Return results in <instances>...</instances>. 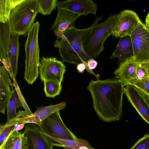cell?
<instances>
[{"mask_svg": "<svg viewBox=\"0 0 149 149\" xmlns=\"http://www.w3.org/2000/svg\"><path fill=\"white\" fill-rule=\"evenodd\" d=\"M124 86L116 78L91 80L87 87L93 106L100 119L106 122L120 120L122 115Z\"/></svg>", "mask_w": 149, "mask_h": 149, "instance_id": "obj_1", "label": "cell"}, {"mask_svg": "<svg viewBox=\"0 0 149 149\" xmlns=\"http://www.w3.org/2000/svg\"><path fill=\"white\" fill-rule=\"evenodd\" d=\"M102 18L96 19L89 28L79 29L75 27L64 32L60 40L58 39L54 42L55 47L58 49L61 57L64 62L74 64L83 63L86 66V70L94 75L99 79L100 75L96 74L88 66V61L92 58L85 52L83 47L84 40L90 31Z\"/></svg>", "mask_w": 149, "mask_h": 149, "instance_id": "obj_2", "label": "cell"}, {"mask_svg": "<svg viewBox=\"0 0 149 149\" xmlns=\"http://www.w3.org/2000/svg\"><path fill=\"white\" fill-rule=\"evenodd\" d=\"M38 13V0H24L10 13L12 31L19 36L27 35Z\"/></svg>", "mask_w": 149, "mask_h": 149, "instance_id": "obj_3", "label": "cell"}, {"mask_svg": "<svg viewBox=\"0 0 149 149\" xmlns=\"http://www.w3.org/2000/svg\"><path fill=\"white\" fill-rule=\"evenodd\" d=\"M40 27L38 22L35 23L27 34L24 45L26 59L24 79L31 85L36 81L38 76L40 61L38 42Z\"/></svg>", "mask_w": 149, "mask_h": 149, "instance_id": "obj_4", "label": "cell"}, {"mask_svg": "<svg viewBox=\"0 0 149 149\" xmlns=\"http://www.w3.org/2000/svg\"><path fill=\"white\" fill-rule=\"evenodd\" d=\"M116 15H111L104 22L96 24L86 36L83 48L91 58H96L104 49L105 40L112 35V28Z\"/></svg>", "mask_w": 149, "mask_h": 149, "instance_id": "obj_5", "label": "cell"}, {"mask_svg": "<svg viewBox=\"0 0 149 149\" xmlns=\"http://www.w3.org/2000/svg\"><path fill=\"white\" fill-rule=\"evenodd\" d=\"M41 130L52 137L66 140H76L78 138L65 125L60 111L49 116L41 122Z\"/></svg>", "mask_w": 149, "mask_h": 149, "instance_id": "obj_6", "label": "cell"}, {"mask_svg": "<svg viewBox=\"0 0 149 149\" xmlns=\"http://www.w3.org/2000/svg\"><path fill=\"white\" fill-rule=\"evenodd\" d=\"M141 21L135 11L124 10L116 15L112 28V35L115 38L130 36Z\"/></svg>", "mask_w": 149, "mask_h": 149, "instance_id": "obj_7", "label": "cell"}, {"mask_svg": "<svg viewBox=\"0 0 149 149\" xmlns=\"http://www.w3.org/2000/svg\"><path fill=\"white\" fill-rule=\"evenodd\" d=\"M134 57L138 63L149 58V29L142 21L130 36Z\"/></svg>", "mask_w": 149, "mask_h": 149, "instance_id": "obj_8", "label": "cell"}, {"mask_svg": "<svg viewBox=\"0 0 149 149\" xmlns=\"http://www.w3.org/2000/svg\"><path fill=\"white\" fill-rule=\"evenodd\" d=\"M66 70L63 62L56 57H43L41 59L39 68V74L43 82L52 81L61 83Z\"/></svg>", "mask_w": 149, "mask_h": 149, "instance_id": "obj_9", "label": "cell"}, {"mask_svg": "<svg viewBox=\"0 0 149 149\" xmlns=\"http://www.w3.org/2000/svg\"><path fill=\"white\" fill-rule=\"evenodd\" d=\"M26 139L27 149H53L54 145L35 123H29L25 126L24 132Z\"/></svg>", "mask_w": 149, "mask_h": 149, "instance_id": "obj_10", "label": "cell"}, {"mask_svg": "<svg viewBox=\"0 0 149 149\" xmlns=\"http://www.w3.org/2000/svg\"><path fill=\"white\" fill-rule=\"evenodd\" d=\"M124 93L139 115L149 124V106L139 90L133 85H128L124 87Z\"/></svg>", "mask_w": 149, "mask_h": 149, "instance_id": "obj_11", "label": "cell"}, {"mask_svg": "<svg viewBox=\"0 0 149 149\" xmlns=\"http://www.w3.org/2000/svg\"><path fill=\"white\" fill-rule=\"evenodd\" d=\"M138 64L134 56L120 62L119 67L114 71L115 78L124 86L133 85L138 79L136 72Z\"/></svg>", "mask_w": 149, "mask_h": 149, "instance_id": "obj_12", "label": "cell"}, {"mask_svg": "<svg viewBox=\"0 0 149 149\" xmlns=\"http://www.w3.org/2000/svg\"><path fill=\"white\" fill-rule=\"evenodd\" d=\"M57 7L82 15L89 14L96 15L97 5L92 0H67L58 1Z\"/></svg>", "mask_w": 149, "mask_h": 149, "instance_id": "obj_13", "label": "cell"}, {"mask_svg": "<svg viewBox=\"0 0 149 149\" xmlns=\"http://www.w3.org/2000/svg\"><path fill=\"white\" fill-rule=\"evenodd\" d=\"M57 8V16L51 30H58L63 33L68 29L74 28L76 20L81 16L77 13Z\"/></svg>", "mask_w": 149, "mask_h": 149, "instance_id": "obj_14", "label": "cell"}, {"mask_svg": "<svg viewBox=\"0 0 149 149\" xmlns=\"http://www.w3.org/2000/svg\"><path fill=\"white\" fill-rule=\"evenodd\" d=\"M10 81L9 73L3 65L0 67V112L5 113L12 91L10 88Z\"/></svg>", "mask_w": 149, "mask_h": 149, "instance_id": "obj_15", "label": "cell"}, {"mask_svg": "<svg viewBox=\"0 0 149 149\" xmlns=\"http://www.w3.org/2000/svg\"><path fill=\"white\" fill-rule=\"evenodd\" d=\"M134 56V51L130 36L120 38L114 51L110 56L111 59L117 58L120 62Z\"/></svg>", "mask_w": 149, "mask_h": 149, "instance_id": "obj_16", "label": "cell"}, {"mask_svg": "<svg viewBox=\"0 0 149 149\" xmlns=\"http://www.w3.org/2000/svg\"><path fill=\"white\" fill-rule=\"evenodd\" d=\"M19 36L11 32L9 49L8 61L10 63L12 78L15 79L17 70L18 61L19 56Z\"/></svg>", "mask_w": 149, "mask_h": 149, "instance_id": "obj_17", "label": "cell"}, {"mask_svg": "<svg viewBox=\"0 0 149 149\" xmlns=\"http://www.w3.org/2000/svg\"><path fill=\"white\" fill-rule=\"evenodd\" d=\"M43 133L54 146L62 147L65 149H95L91 146L88 141L81 139L78 138L74 140H63L55 138Z\"/></svg>", "mask_w": 149, "mask_h": 149, "instance_id": "obj_18", "label": "cell"}, {"mask_svg": "<svg viewBox=\"0 0 149 149\" xmlns=\"http://www.w3.org/2000/svg\"><path fill=\"white\" fill-rule=\"evenodd\" d=\"M11 32L10 20L5 23H0V59H5L8 61Z\"/></svg>", "mask_w": 149, "mask_h": 149, "instance_id": "obj_19", "label": "cell"}, {"mask_svg": "<svg viewBox=\"0 0 149 149\" xmlns=\"http://www.w3.org/2000/svg\"><path fill=\"white\" fill-rule=\"evenodd\" d=\"M0 149H27L26 139L24 133L13 131L0 147Z\"/></svg>", "mask_w": 149, "mask_h": 149, "instance_id": "obj_20", "label": "cell"}, {"mask_svg": "<svg viewBox=\"0 0 149 149\" xmlns=\"http://www.w3.org/2000/svg\"><path fill=\"white\" fill-rule=\"evenodd\" d=\"M24 0H0V22L6 23L10 20L12 10Z\"/></svg>", "mask_w": 149, "mask_h": 149, "instance_id": "obj_21", "label": "cell"}, {"mask_svg": "<svg viewBox=\"0 0 149 149\" xmlns=\"http://www.w3.org/2000/svg\"><path fill=\"white\" fill-rule=\"evenodd\" d=\"M66 106V102L46 106L38 108L31 115L38 117L42 121L54 113L64 109Z\"/></svg>", "mask_w": 149, "mask_h": 149, "instance_id": "obj_22", "label": "cell"}, {"mask_svg": "<svg viewBox=\"0 0 149 149\" xmlns=\"http://www.w3.org/2000/svg\"><path fill=\"white\" fill-rule=\"evenodd\" d=\"M11 97L7 107V120L6 123L15 118L17 116L16 113L17 108L22 107L16 89L12 91Z\"/></svg>", "mask_w": 149, "mask_h": 149, "instance_id": "obj_23", "label": "cell"}, {"mask_svg": "<svg viewBox=\"0 0 149 149\" xmlns=\"http://www.w3.org/2000/svg\"><path fill=\"white\" fill-rule=\"evenodd\" d=\"M17 117L14 119L5 124L6 125H14L16 124L26 123H35L41 125V121L37 117L28 115L25 111L20 110L17 113Z\"/></svg>", "mask_w": 149, "mask_h": 149, "instance_id": "obj_24", "label": "cell"}, {"mask_svg": "<svg viewBox=\"0 0 149 149\" xmlns=\"http://www.w3.org/2000/svg\"><path fill=\"white\" fill-rule=\"evenodd\" d=\"M43 83L46 97L54 98L59 95L62 88L61 83L52 81H45Z\"/></svg>", "mask_w": 149, "mask_h": 149, "instance_id": "obj_25", "label": "cell"}, {"mask_svg": "<svg viewBox=\"0 0 149 149\" xmlns=\"http://www.w3.org/2000/svg\"><path fill=\"white\" fill-rule=\"evenodd\" d=\"M57 0H38L39 13L43 15L50 14L57 6Z\"/></svg>", "mask_w": 149, "mask_h": 149, "instance_id": "obj_26", "label": "cell"}, {"mask_svg": "<svg viewBox=\"0 0 149 149\" xmlns=\"http://www.w3.org/2000/svg\"><path fill=\"white\" fill-rule=\"evenodd\" d=\"M15 125H0V147L4 143L9 136L14 130Z\"/></svg>", "mask_w": 149, "mask_h": 149, "instance_id": "obj_27", "label": "cell"}, {"mask_svg": "<svg viewBox=\"0 0 149 149\" xmlns=\"http://www.w3.org/2000/svg\"><path fill=\"white\" fill-rule=\"evenodd\" d=\"M133 85L149 95V76L143 79H137Z\"/></svg>", "mask_w": 149, "mask_h": 149, "instance_id": "obj_28", "label": "cell"}, {"mask_svg": "<svg viewBox=\"0 0 149 149\" xmlns=\"http://www.w3.org/2000/svg\"><path fill=\"white\" fill-rule=\"evenodd\" d=\"M130 149H149V134L138 140Z\"/></svg>", "mask_w": 149, "mask_h": 149, "instance_id": "obj_29", "label": "cell"}, {"mask_svg": "<svg viewBox=\"0 0 149 149\" xmlns=\"http://www.w3.org/2000/svg\"><path fill=\"white\" fill-rule=\"evenodd\" d=\"M136 72L138 79H143L149 76L148 67L142 62L138 63Z\"/></svg>", "mask_w": 149, "mask_h": 149, "instance_id": "obj_30", "label": "cell"}, {"mask_svg": "<svg viewBox=\"0 0 149 149\" xmlns=\"http://www.w3.org/2000/svg\"><path fill=\"white\" fill-rule=\"evenodd\" d=\"M13 80L14 84V86L17 91L19 100L22 103V106L24 108L25 111L26 112L28 115L31 114L32 113L28 105L27 104V103H26V101L21 92L16 79H13Z\"/></svg>", "mask_w": 149, "mask_h": 149, "instance_id": "obj_31", "label": "cell"}, {"mask_svg": "<svg viewBox=\"0 0 149 149\" xmlns=\"http://www.w3.org/2000/svg\"><path fill=\"white\" fill-rule=\"evenodd\" d=\"M87 64L89 68L93 70L96 67L97 62L95 60L92 58L88 61Z\"/></svg>", "mask_w": 149, "mask_h": 149, "instance_id": "obj_32", "label": "cell"}, {"mask_svg": "<svg viewBox=\"0 0 149 149\" xmlns=\"http://www.w3.org/2000/svg\"><path fill=\"white\" fill-rule=\"evenodd\" d=\"M1 61L3 63V65L8 72L11 77H12V74L11 73L10 66V63L8 61L5 59H0Z\"/></svg>", "mask_w": 149, "mask_h": 149, "instance_id": "obj_33", "label": "cell"}, {"mask_svg": "<svg viewBox=\"0 0 149 149\" xmlns=\"http://www.w3.org/2000/svg\"><path fill=\"white\" fill-rule=\"evenodd\" d=\"M86 68L85 65L83 63H81L77 65V69L79 73H83Z\"/></svg>", "mask_w": 149, "mask_h": 149, "instance_id": "obj_34", "label": "cell"}, {"mask_svg": "<svg viewBox=\"0 0 149 149\" xmlns=\"http://www.w3.org/2000/svg\"><path fill=\"white\" fill-rule=\"evenodd\" d=\"M142 96L147 102L149 106V95L142 90L139 89Z\"/></svg>", "mask_w": 149, "mask_h": 149, "instance_id": "obj_35", "label": "cell"}, {"mask_svg": "<svg viewBox=\"0 0 149 149\" xmlns=\"http://www.w3.org/2000/svg\"><path fill=\"white\" fill-rule=\"evenodd\" d=\"M25 124H21L15 125V127L14 131H19L24 127Z\"/></svg>", "mask_w": 149, "mask_h": 149, "instance_id": "obj_36", "label": "cell"}, {"mask_svg": "<svg viewBox=\"0 0 149 149\" xmlns=\"http://www.w3.org/2000/svg\"><path fill=\"white\" fill-rule=\"evenodd\" d=\"M145 22V24L149 29V12L146 17Z\"/></svg>", "mask_w": 149, "mask_h": 149, "instance_id": "obj_37", "label": "cell"}, {"mask_svg": "<svg viewBox=\"0 0 149 149\" xmlns=\"http://www.w3.org/2000/svg\"><path fill=\"white\" fill-rule=\"evenodd\" d=\"M142 62L145 63L147 66L149 74V58Z\"/></svg>", "mask_w": 149, "mask_h": 149, "instance_id": "obj_38", "label": "cell"}]
</instances>
